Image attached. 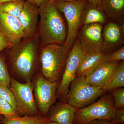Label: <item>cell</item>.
Segmentation results:
<instances>
[{
	"label": "cell",
	"mask_w": 124,
	"mask_h": 124,
	"mask_svg": "<svg viewBox=\"0 0 124 124\" xmlns=\"http://www.w3.org/2000/svg\"><path fill=\"white\" fill-rule=\"evenodd\" d=\"M0 30L11 46L24 38L23 28L18 18L0 12Z\"/></svg>",
	"instance_id": "obj_12"
},
{
	"label": "cell",
	"mask_w": 124,
	"mask_h": 124,
	"mask_svg": "<svg viewBox=\"0 0 124 124\" xmlns=\"http://www.w3.org/2000/svg\"><path fill=\"white\" fill-rule=\"evenodd\" d=\"M70 48L63 45L51 44L40 48L41 72L46 79L59 81L64 72Z\"/></svg>",
	"instance_id": "obj_3"
},
{
	"label": "cell",
	"mask_w": 124,
	"mask_h": 124,
	"mask_svg": "<svg viewBox=\"0 0 124 124\" xmlns=\"http://www.w3.org/2000/svg\"><path fill=\"white\" fill-rule=\"evenodd\" d=\"M65 100L77 108L86 107L105 94L102 88L91 86L86 82L85 77L77 76L71 82Z\"/></svg>",
	"instance_id": "obj_5"
},
{
	"label": "cell",
	"mask_w": 124,
	"mask_h": 124,
	"mask_svg": "<svg viewBox=\"0 0 124 124\" xmlns=\"http://www.w3.org/2000/svg\"><path fill=\"white\" fill-rule=\"evenodd\" d=\"M50 121L47 116L41 115L34 116H24L13 119H7L4 117L2 124H45Z\"/></svg>",
	"instance_id": "obj_20"
},
{
	"label": "cell",
	"mask_w": 124,
	"mask_h": 124,
	"mask_svg": "<svg viewBox=\"0 0 124 124\" xmlns=\"http://www.w3.org/2000/svg\"><path fill=\"white\" fill-rule=\"evenodd\" d=\"M34 77L32 81L35 101L40 114L47 116L49 110L57 100L56 93L60 82L48 80L40 73Z\"/></svg>",
	"instance_id": "obj_8"
},
{
	"label": "cell",
	"mask_w": 124,
	"mask_h": 124,
	"mask_svg": "<svg viewBox=\"0 0 124 124\" xmlns=\"http://www.w3.org/2000/svg\"><path fill=\"white\" fill-rule=\"evenodd\" d=\"M101 8L108 17L120 20L124 14V0H101Z\"/></svg>",
	"instance_id": "obj_18"
},
{
	"label": "cell",
	"mask_w": 124,
	"mask_h": 124,
	"mask_svg": "<svg viewBox=\"0 0 124 124\" xmlns=\"http://www.w3.org/2000/svg\"><path fill=\"white\" fill-rule=\"evenodd\" d=\"M114 100L115 108H124V89L120 88L110 91Z\"/></svg>",
	"instance_id": "obj_25"
},
{
	"label": "cell",
	"mask_w": 124,
	"mask_h": 124,
	"mask_svg": "<svg viewBox=\"0 0 124 124\" xmlns=\"http://www.w3.org/2000/svg\"><path fill=\"white\" fill-rule=\"evenodd\" d=\"M102 28L98 23L84 25L78 36L80 44L86 53L103 52Z\"/></svg>",
	"instance_id": "obj_10"
},
{
	"label": "cell",
	"mask_w": 124,
	"mask_h": 124,
	"mask_svg": "<svg viewBox=\"0 0 124 124\" xmlns=\"http://www.w3.org/2000/svg\"></svg>",
	"instance_id": "obj_37"
},
{
	"label": "cell",
	"mask_w": 124,
	"mask_h": 124,
	"mask_svg": "<svg viewBox=\"0 0 124 124\" xmlns=\"http://www.w3.org/2000/svg\"><path fill=\"white\" fill-rule=\"evenodd\" d=\"M0 114L7 119H13L20 116L8 103L0 96Z\"/></svg>",
	"instance_id": "obj_23"
},
{
	"label": "cell",
	"mask_w": 124,
	"mask_h": 124,
	"mask_svg": "<svg viewBox=\"0 0 124 124\" xmlns=\"http://www.w3.org/2000/svg\"><path fill=\"white\" fill-rule=\"evenodd\" d=\"M104 13L101 8L88 2L82 15L81 26L94 23L104 24L106 21Z\"/></svg>",
	"instance_id": "obj_17"
},
{
	"label": "cell",
	"mask_w": 124,
	"mask_h": 124,
	"mask_svg": "<svg viewBox=\"0 0 124 124\" xmlns=\"http://www.w3.org/2000/svg\"><path fill=\"white\" fill-rule=\"evenodd\" d=\"M124 47L113 53L107 54L103 62H118L121 60H124Z\"/></svg>",
	"instance_id": "obj_26"
},
{
	"label": "cell",
	"mask_w": 124,
	"mask_h": 124,
	"mask_svg": "<svg viewBox=\"0 0 124 124\" xmlns=\"http://www.w3.org/2000/svg\"><path fill=\"white\" fill-rule=\"evenodd\" d=\"M53 1H67V2H70V1H75L77 0H50Z\"/></svg>",
	"instance_id": "obj_33"
},
{
	"label": "cell",
	"mask_w": 124,
	"mask_h": 124,
	"mask_svg": "<svg viewBox=\"0 0 124 124\" xmlns=\"http://www.w3.org/2000/svg\"><path fill=\"white\" fill-rule=\"evenodd\" d=\"M11 47L7 39L0 30V53L5 49L9 48Z\"/></svg>",
	"instance_id": "obj_28"
},
{
	"label": "cell",
	"mask_w": 124,
	"mask_h": 124,
	"mask_svg": "<svg viewBox=\"0 0 124 124\" xmlns=\"http://www.w3.org/2000/svg\"><path fill=\"white\" fill-rule=\"evenodd\" d=\"M0 96L3 98L11 105L16 111V102L14 96L9 87L0 84Z\"/></svg>",
	"instance_id": "obj_24"
},
{
	"label": "cell",
	"mask_w": 124,
	"mask_h": 124,
	"mask_svg": "<svg viewBox=\"0 0 124 124\" xmlns=\"http://www.w3.org/2000/svg\"><path fill=\"white\" fill-rule=\"evenodd\" d=\"M46 0H31V1L35 3L38 7H39L42 3Z\"/></svg>",
	"instance_id": "obj_31"
},
{
	"label": "cell",
	"mask_w": 124,
	"mask_h": 124,
	"mask_svg": "<svg viewBox=\"0 0 124 124\" xmlns=\"http://www.w3.org/2000/svg\"><path fill=\"white\" fill-rule=\"evenodd\" d=\"M120 64L118 62L102 63L85 77L86 82L91 86L102 88L110 80Z\"/></svg>",
	"instance_id": "obj_13"
},
{
	"label": "cell",
	"mask_w": 124,
	"mask_h": 124,
	"mask_svg": "<svg viewBox=\"0 0 124 124\" xmlns=\"http://www.w3.org/2000/svg\"><path fill=\"white\" fill-rule=\"evenodd\" d=\"M0 124H2V120H0Z\"/></svg>",
	"instance_id": "obj_36"
},
{
	"label": "cell",
	"mask_w": 124,
	"mask_h": 124,
	"mask_svg": "<svg viewBox=\"0 0 124 124\" xmlns=\"http://www.w3.org/2000/svg\"><path fill=\"white\" fill-rule=\"evenodd\" d=\"M59 11L64 15L67 22L68 31L64 46L71 47L77 36L81 26L83 12L88 1L77 0L73 1H54Z\"/></svg>",
	"instance_id": "obj_6"
},
{
	"label": "cell",
	"mask_w": 124,
	"mask_h": 124,
	"mask_svg": "<svg viewBox=\"0 0 124 124\" xmlns=\"http://www.w3.org/2000/svg\"><path fill=\"white\" fill-rule=\"evenodd\" d=\"M102 52L86 53L82 58L76 72L77 76L86 77L103 62L106 54Z\"/></svg>",
	"instance_id": "obj_15"
},
{
	"label": "cell",
	"mask_w": 124,
	"mask_h": 124,
	"mask_svg": "<svg viewBox=\"0 0 124 124\" xmlns=\"http://www.w3.org/2000/svg\"><path fill=\"white\" fill-rule=\"evenodd\" d=\"M40 20L36 33L40 48L46 45L64 44L66 27L60 11L54 1L46 0L38 7Z\"/></svg>",
	"instance_id": "obj_2"
},
{
	"label": "cell",
	"mask_w": 124,
	"mask_h": 124,
	"mask_svg": "<svg viewBox=\"0 0 124 124\" xmlns=\"http://www.w3.org/2000/svg\"><path fill=\"white\" fill-rule=\"evenodd\" d=\"M39 17L38 7L31 1H25L22 10L18 17L24 32L23 39L30 38L36 33Z\"/></svg>",
	"instance_id": "obj_11"
},
{
	"label": "cell",
	"mask_w": 124,
	"mask_h": 124,
	"mask_svg": "<svg viewBox=\"0 0 124 124\" xmlns=\"http://www.w3.org/2000/svg\"><path fill=\"white\" fill-rule=\"evenodd\" d=\"M86 54L79 41L78 39H76L73 48L69 52L62 80L56 93L57 99L62 101L65 100L69 91L70 85L76 78V72L80 62Z\"/></svg>",
	"instance_id": "obj_9"
},
{
	"label": "cell",
	"mask_w": 124,
	"mask_h": 124,
	"mask_svg": "<svg viewBox=\"0 0 124 124\" xmlns=\"http://www.w3.org/2000/svg\"><path fill=\"white\" fill-rule=\"evenodd\" d=\"M10 80L5 57L0 54V84L9 88Z\"/></svg>",
	"instance_id": "obj_22"
},
{
	"label": "cell",
	"mask_w": 124,
	"mask_h": 124,
	"mask_svg": "<svg viewBox=\"0 0 124 124\" xmlns=\"http://www.w3.org/2000/svg\"><path fill=\"white\" fill-rule=\"evenodd\" d=\"M45 124H61L59 123H57V122H53L51 121H49L48 122H46Z\"/></svg>",
	"instance_id": "obj_34"
},
{
	"label": "cell",
	"mask_w": 124,
	"mask_h": 124,
	"mask_svg": "<svg viewBox=\"0 0 124 124\" xmlns=\"http://www.w3.org/2000/svg\"><path fill=\"white\" fill-rule=\"evenodd\" d=\"M112 122L115 124H124V108H116L115 117L113 121Z\"/></svg>",
	"instance_id": "obj_27"
},
{
	"label": "cell",
	"mask_w": 124,
	"mask_h": 124,
	"mask_svg": "<svg viewBox=\"0 0 124 124\" xmlns=\"http://www.w3.org/2000/svg\"><path fill=\"white\" fill-rule=\"evenodd\" d=\"M88 124H115L107 120L99 119L95 120L90 122Z\"/></svg>",
	"instance_id": "obj_29"
},
{
	"label": "cell",
	"mask_w": 124,
	"mask_h": 124,
	"mask_svg": "<svg viewBox=\"0 0 124 124\" xmlns=\"http://www.w3.org/2000/svg\"><path fill=\"white\" fill-rule=\"evenodd\" d=\"M89 3L91 5L95 6L101 8V0H87Z\"/></svg>",
	"instance_id": "obj_30"
},
{
	"label": "cell",
	"mask_w": 124,
	"mask_h": 124,
	"mask_svg": "<svg viewBox=\"0 0 124 124\" xmlns=\"http://www.w3.org/2000/svg\"><path fill=\"white\" fill-rule=\"evenodd\" d=\"M77 108L67 103H55L50 107L47 116L50 121L61 124H73Z\"/></svg>",
	"instance_id": "obj_14"
},
{
	"label": "cell",
	"mask_w": 124,
	"mask_h": 124,
	"mask_svg": "<svg viewBox=\"0 0 124 124\" xmlns=\"http://www.w3.org/2000/svg\"><path fill=\"white\" fill-rule=\"evenodd\" d=\"M124 86V62L123 61L108 82L102 88L106 93L112 90Z\"/></svg>",
	"instance_id": "obj_19"
},
{
	"label": "cell",
	"mask_w": 124,
	"mask_h": 124,
	"mask_svg": "<svg viewBox=\"0 0 124 124\" xmlns=\"http://www.w3.org/2000/svg\"><path fill=\"white\" fill-rule=\"evenodd\" d=\"M18 0H0V5L4 3V2H8V1H12Z\"/></svg>",
	"instance_id": "obj_32"
},
{
	"label": "cell",
	"mask_w": 124,
	"mask_h": 124,
	"mask_svg": "<svg viewBox=\"0 0 124 124\" xmlns=\"http://www.w3.org/2000/svg\"><path fill=\"white\" fill-rule=\"evenodd\" d=\"M4 116L0 114V120H3Z\"/></svg>",
	"instance_id": "obj_35"
},
{
	"label": "cell",
	"mask_w": 124,
	"mask_h": 124,
	"mask_svg": "<svg viewBox=\"0 0 124 124\" xmlns=\"http://www.w3.org/2000/svg\"><path fill=\"white\" fill-rule=\"evenodd\" d=\"M32 81L22 83L11 77L9 88L16 102V112L20 116L40 115L35 101Z\"/></svg>",
	"instance_id": "obj_7"
},
{
	"label": "cell",
	"mask_w": 124,
	"mask_h": 124,
	"mask_svg": "<svg viewBox=\"0 0 124 124\" xmlns=\"http://www.w3.org/2000/svg\"><path fill=\"white\" fill-rule=\"evenodd\" d=\"M40 49L37 33L8 48V62L10 70L25 82L32 81L39 66Z\"/></svg>",
	"instance_id": "obj_1"
},
{
	"label": "cell",
	"mask_w": 124,
	"mask_h": 124,
	"mask_svg": "<svg viewBox=\"0 0 124 124\" xmlns=\"http://www.w3.org/2000/svg\"><path fill=\"white\" fill-rule=\"evenodd\" d=\"M25 1H12L0 5V12L18 18L21 13Z\"/></svg>",
	"instance_id": "obj_21"
},
{
	"label": "cell",
	"mask_w": 124,
	"mask_h": 124,
	"mask_svg": "<svg viewBox=\"0 0 124 124\" xmlns=\"http://www.w3.org/2000/svg\"><path fill=\"white\" fill-rule=\"evenodd\" d=\"M103 45V53L117 45L122 38V28L115 23H108L105 26L102 32Z\"/></svg>",
	"instance_id": "obj_16"
},
{
	"label": "cell",
	"mask_w": 124,
	"mask_h": 124,
	"mask_svg": "<svg viewBox=\"0 0 124 124\" xmlns=\"http://www.w3.org/2000/svg\"><path fill=\"white\" fill-rule=\"evenodd\" d=\"M114 101L111 93L104 94L97 101L82 108H78L73 124H88L95 120H107L112 122L115 115Z\"/></svg>",
	"instance_id": "obj_4"
}]
</instances>
